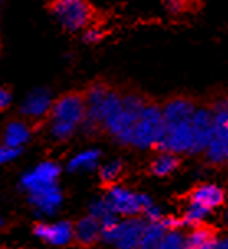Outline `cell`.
Listing matches in <instances>:
<instances>
[{"instance_id":"6da1fadb","label":"cell","mask_w":228,"mask_h":249,"mask_svg":"<svg viewBox=\"0 0 228 249\" xmlns=\"http://www.w3.org/2000/svg\"><path fill=\"white\" fill-rule=\"evenodd\" d=\"M86 108V93L74 90L61 95L51 107V135L61 141L73 136L82 123Z\"/></svg>"},{"instance_id":"7a4b0ae2","label":"cell","mask_w":228,"mask_h":249,"mask_svg":"<svg viewBox=\"0 0 228 249\" xmlns=\"http://www.w3.org/2000/svg\"><path fill=\"white\" fill-rule=\"evenodd\" d=\"M148 104L145 95L136 92L123 93L122 97V108L118 110L114 118L107 122L104 130L114 138L117 143L132 146L133 133H135L136 122L140 118L143 108Z\"/></svg>"},{"instance_id":"3957f363","label":"cell","mask_w":228,"mask_h":249,"mask_svg":"<svg viewBox=\"0 0 228 249\" xmlns=\"http://www.w3.org/2000/svg\"><path fill=\"white\" fill-rule=\"evenodd\" d=\"M48 10L68 31H79L87 28L95 17V8L87 0H51Z\"/></svg>"},{"instance_id":"277c9868","label":"cell","mask_w":228,"mask_h":249,"mask_svg":"<svg viewBox=\"0 0 228 249\" xmlns=\"http://www.w3.org/2000/svg\"><path fill=\"white\" fill-rule=\"evenodd\" d=\"M164 133V117L163 107L156 102H148L143 108L133 133L132 146L140 149L153 148Z\"/></svg>"},{"instance_id":"5b68a950","label":"cell","mask_w":228,"mask_h":249,"mask_svg":"<svg viewBox=\"0 0 228 249\" xmlns=\"http://www.w3.org/2000/svg\"><path fill=\"white\" fill-rule=\"evenodd\" d=\"M105 198L109 200L112 210L117 215L125 216H135L138 213H145L153 205L148 195L135 194L132 190L123 189V187H110L109 195Z\"/></svg>"},{"instance_id":"8992f818","label":"cell","mask_w":228,"mask_h":249,"mask_svg":"<svg viewBox=\"0 0 228 249\" xmlns=\"http://www.w3.org/2000/svg\"><path fill=\"white\" fill-rule=\"evenodd\" d=\"M213 126H215L213 110L195 108L194 117H192V144L189 151L190 154H199L207 149L213 135Z\"/></svg>"},{"instance_id":"52a82bcc","label":"cell","mask_w":228,"mask_h":249,"mask_svg":"<svg viewBox=\"0 0 228 249\" xmlns=\"http://www.w3.org/2000/svg\"><path fill=\"white\" fill-rule=\"evenodd\" d=\"M59 174H61V167L56 162L51 161L41 162L21 177V189L31 192V190L41 189V187L53 185L57 182Z\"/></svg>"},{"instance_id":"ba28073f","label":"cell","mask_w":228,"mask_h":249,"mask_svg":"<svg viewBox=\"0 0 228 249\" xmlns=\"http://www.w3.org/2000/svg\"><path fill=\"white\" fill-rule=\"evenodd\" d=\"M33 233L51 246H66L74 239V226L69 221H59L55 225L37 223L33 226Z\"/></svg>"},{"instance_id":"9c48e42d","label":"cell","mask_w":228,"mask_h":249,"mask_svg":"<svg viewBox=\"0 0 228 249\" xmlns=\"http://www.w3.org/2000/svg\"><path fill=\"white\" fill-rule=\"evenodd\" d=\"M195 112V104L189 97L179 95L169 99L163 107L164 124H181L190 122Z\"/></svg>"},{"instance_id":"30bf717a","label":"cell","mask_w":228,"mask_h":249,"mask_svg":"<svg viewBox=\"0 0 228 249\" xmlns=\"http://www.w3.org/2000/svg\"><path fill=\"white\" fill-rule=\"evenodd\" d=\"M53 107V97L51 92L46 89H35L33 92L28 93L23 105L20 107V115L25 118H43L48 112H51Z\"/></svg>"},{"instance_id":"8fae6325","label":"cell","mask_w":228,"mask_h":249,"mask_svg":"<svg viewBox=\"0 0 228 249\" xmlns=\"http://www.w3.org/2000/svg\"><path fill=\"white\" fill-rule=\"evenodd\" d=\"M28 200L39 213H44V215H51V213L56 212V208L61 205L62 202V192L57 187V184L53 185H46L41 187V189L31 190L28 192Z\"/></svg>"},{"instance_id":"7c38bea8","label":"cell","mask_w":228,"mask_h":249,"mask_svg":"<svg viewBox=\"0 0 228 249\" xmlns=\"http://www.w3.org/2000/svg\"><path fill=\"white\" fill-rule=\"evenodd\" d=\"M102 239V225L95 216L89 213L87 216L80 218L74 226V241L82 248H89L97 244Z\"/></svg>"},{"instance_id":"4fadbf2b","label":"cell","mask_w":228,"mask_h":249,"mask_svg":"<svg viewBox=\"0 0 228 249\" xmlns=\"http://www.w3.org/2000/svg\"><path fill=\"white\" fill-rule=\"evenodd\" d=\"M189 200L192 203L207 208V210H213V208L223 205L225 202V192L218 185L207 184V185H199L189 195Z\"/></svg>"},{"instance_id":"5bb4252c","label":"cell","mask_w":228,"mask_h":249,"mask_svg":"<svg viewBox=\"0 0 228 249\" xmlns=\"http://www.w3.org/2000/svg\"><path fill=\"white\" fill-rule=\"evenodd\" d=\"M217 231L210 226L205 225H197L194 226L192 233L189 236H186V248L189 249H213L217 243Z\"/></svg>"},{"instance_id":"9a60e30c","label":"cell","mask_w":228,"mask_h":249,"mask_svg":"<svg viewBox=\"0 0 228 249\" xmlns=\"http://www.w3.org/2000/svg\"><path fill=\"white\" fill-rule=\"evenodd\" d=\"M30 140V128L26 123L13 120L7 123L5 131H3V144L12 146V148H23V144Z\"/></svg>"},{"instance_id":"2e32d148","label":"cell","mask_w":228,"mask_h":249,"mask_svg":"<svg viewBox=\"0 0 228 249\" xmlns=\"http://www.w3.org/2000/svg\"><path fill=\"white\" fill-rule=\"evenodd\" d=\"M166 228L161 221H148L143 230L141 239H140V248L145 249H153V248H161L163 238L166 234Z\"/></svg>"},{"instance_id":"e0dca14e","label":"cell","mask_w":228,"mask_h":249,"mask_svg":"<svg viewBox=\"0 0 228 249\" xmlns=\"http://www.w3.org/2000/svg\"><path fill=\"white\" fill-rule=\"evenodd\" d=\"M179 158L174 153H169V151H164L161 153L159 158H156L153 162H151V174L158 176V177H164L168 174L174 172L179 166Z\"/></svg>"},{"instance_id":"ac0fdd59","label":"cell","mask_w":228,"mask_h":249,"mask_svg":"<svg viewBox=\"0 0 228 249\" xmlns=\"http://www.w3.org/2000/svg\"><path fill=\"white\" fill-rule=\"evenodd\" d=\"M99 158H100V151H97V149L84 151V153H80L76 156V158L71 159V162L68 164V169L71 172L92 171V169L97 166V162H99Z\"/></svg>"},{"instance_id":"d6986e66","label":"cell","mask_w":228,"mask_h":249,"mask_svg":"<svg viewBox=\"0 0 228 249\" xmlns=\"http://www.w3.org/2000/svg\"><path fill=\"white\" fill-rule=\"evenodd\" d=\"M123 171V164L120 161H112L100 169V180L105 187L114 185Z\"/></svg>"},{"instance_id":"ffe728a7","label":"cell","mask_w":228,"mask_h":249,"mask_svg":"<svg viewBox=\"0 0 228 249\" xmlns=\"http://www.w3.org/2000/svg\"><path fill=\"white\" fill-rule=\"evenodd\" d=\"M89 213H91L92 216H95L99 221H104L105 218H109L110 215H117V213L110 208V203L107 198H99V200H95V202H92L91 207H89Z\"/></svg>"},{"instance_id":"44dd1931","label":"cell","mask_w":228,"mask_h":249,"mask_svg":"<svg viewBox=\"0 0 228 249\" xmlns=\"http://www.w3.org/2000/svg\"><path fill=\"white\" fill-rule=\"evenodd\" d=\"M186 248V236L179 230H168L161 243V249H182Z\"/></svg>"},{"instance_id":"7402d4cb","label":"cell","mask_w":228,"mask_h":249,"mask_svg":"<svg viewBox=\"0 0 228 249\" xmlns=\"http://www.w3.org/2000/svg\"><path fill=\"white\" fill-rule=\"evenodd\" d=\"M207 213H209L207 208H204V207L197 205V203L190 202V205H189V208H187V212L184 215V223L186 225H192V226H197V225H200L204 221V218L207 216Z\"/></svg>"},{"instance_id":"603a6c76","label":"cell","mask_w":228,"mask_h":249,"mask_svg":"<svg viewBox=\"0 0 228 249\" xmlns=\"http://www.w3.org/2000/svg\"><path fill=\"white\" fill-rule=\"evenodd\" d=\"M20 153H21V148H12V146L2 144L0 146V166L17 159L20 156Z\"/></svg>"},{"instance_id":"cb8c5ba5","label":"cell","mask_w":228,"mask_h":249,"mask_svg":"<svg viewBox=\"0 0 228 249\" xmlns=\"http://www.w3.org/2000/svg\"><path fill=\"white\" fill-rule=\"evenodd\" d=\"M161 223L164 225L166 230H179L181 226H184V218H176V216H163L161 218Z\"/></svg>"},{"instance_id":"d4e9b609","label":"cell","mask_w":228,"mask_h":249,"mask_svg":"<svg viewBox=\"0 0 228 249\" xmlns=\"http://www.w3.org/2000/svg\"><path fill=\"white\" fill-rule=\"evenodd\" d=\"M12 104V92L7 87H0V112L7 110Z\"/></svg>"},{"instance_id":"484cf974","label":"cell","mask_w":228,"mask_h":249,"mask_svg":"<svg viewBox=\"0 0 228 249\" xmlns=\"http://www.w3.org/2000/svg\"><path fill=\"white\" fill-rule=\"evenodd\" d=\"M102 36H104V33H102L100 30H97V28H89L86 33H84V39H86L87 43H97V41H100Z\"/></svg>"},{"instance_id":"4316f807","label":"cell","mask_w":228,"mask_h":249,"mask_svg":"<svg viewBox=\"0 0 228 249\" xmlns=\"http://www.w3.org/2000/svg\"><path fill=\"white\" fill-rule=\"evenodd\" d=\"M215 248H220V249H228V238H223V239H217L215 246H213V249Z\"/></svg>"},{"instance_id":"83f0119b","label":"cell","mask_w":228,"mask_h":249,"mask_svg":"<svg viewBox=\"0 0 228 249\" xmlns=\"http://www.w3.org/2000/svg\"><path fill=\"white\" fill-rule=\"evenodd\" d=\"M2 226H3V220L0 218V228H2Z\"/></svg>"},{"instance_id":"f1b7e54d","label":"cell","mask_w":228,"mask_h":249,"mask_svg":"<svg viewBox=\"0 0 228 249\" xmlns=\"http://www.w3.org/2000/svg\"><path fill=\"white\" fill-rule=\"evenodd\" d=\"M2 2H3V0H0V8H2Z\"/></svg>"},{"instance_id":"f546056e","label":"cell","mask_w":228,"mask_h":249,"mask_svg":"<svg viewBox=\"0 0 228 249\" xmlns=\"http://www.w3.org/2000/svg\"><path fill=\"white\" fill-rule=\"evenodd\" d=\"M227 216H228V215H227Z\"/></svg>"}]
</instances>
